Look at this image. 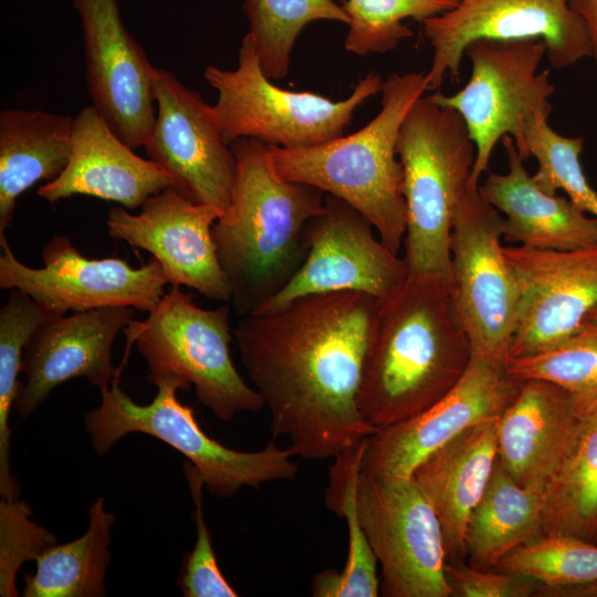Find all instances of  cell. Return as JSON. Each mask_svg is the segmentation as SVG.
Listing matches in <instances>:
<instances>
[{"instance_id": "cell-1", "label": "cell", "mask_w": 597, "mask_h": 597, "mask_svg": "<svg viewBox=\"0 0 597 597\" xmlns=\"http://www.w3.org/2000/svg\"><path fill=\"white\" fill-rule=\"evenodd\" d=\"M378 302L362 292L308 294L242 316L233 329L272 440H289L294 455L335 458L378 431L357 407Z\"/></svg>"}, {"instance_id": "cell-2", "label": "cell", "mask_w": 597, "mask_h": 597, "mask_svg": "<svg viewBox=\"0 0 597 597\" xmlns=\"http://www.w3.org/2000/svg\"><path fill=\"white\" fill-rule=\"evenodd\" d=\"M471 358L449 282L408 275L378 302L357 396L363 419L379 430L420 413L460 380Z\"/></svg>"}, {"instance_id": "cell-3", "label": "cell", "mask_w": 597, "mask_h": 597, "mask_svg": "<svg viewBox=\"0 0 597 597\" xmlns=\"http://www.w3.org/2000/svg\"><path fill=\"white\" fill-rule=\"evenodd\" d=\"M237 176L228 208L212 226L219 263L237 314L256 312L297 272L308 251V227L325 193L287 181L273 169L269 145L253 138L230 144Z\"/></svg>"}, {"instance_id": "cell-4", "label": "cell", "mask_w": 597, "mask_h": 597, "mask_svg": "<svg viewBox=\"0 0 597 597\" xmlns=\"http://www.w3.org/2000/svg\"><path fill=\"white\" fill-rule=\"evenodd\" d=\"M426 91L423 72L390 74L383 84L379 113L363 128L310 147L269 145L270 163L281 178L312 186L352 206L398 254L407 210L397 139L406 114Z\"/></svg>"}, {"instance_id": "cell-5", "label": "cell", "mask_w": 597, "mask_h": 597, "mask_svg": "<svg viewBox=\"0 0 597 597\" xmlns=\"http://www.w3.org/2000/svg\"><path fill=\"white\" fill-rule=\"evenodd\" d=\"M397 155L404 174L402 258L408 275L450 282V237L475 161V145L462 117L430 94L406 114Z\"/></svg>"}, {"instance_id": "cell-6", "label": "cell", "mask_w": 597, "mask_h": 597, "mask_svg": "<svg viewBox=\"0 0 597 597\" xmlns=\"http://www.w3.org/2000/svg\"><path fill=\"white\" fill-rule=\"evenodd\" d=\"M230 312L228 302L202 308L171 285L145 320L124 328L127 346L134 344L146 363L148 383L171 381L182 390L192 386L197 400L221 421L264 408L232 362Z\"/></svg>"}, {"instance_id": "cell-7", "label": "cell", "mask_w": 597, "mask_h": 597, "mask_svg": "<svg viewBox=\"0 0 597 597\" xmlns=\"http://www.w3.org/2000/svg\"><path fill=\"white\" fill-rule=\"evenodd\" d=\"M147 405L136 404L119 386V378L102 391L101 404L84 416L85 430L94 451L106 454L124 436L146 433L180 452L200 473L205 489L227 499L242 488L293 479L298 465L293 451L274 440L258 451L230 449L209 437L197 422L193 410L181 404L171 381L158 384Z\"/></svg>"}, {"instance_id": "cell-8", "label": "cell", "mask_w": 597, "mask_h": 597, "mask_svg": "<svg viewBox=\"0 0 597 597\" xmlns=\"http://www.w3.org/2000/svg\"><path fill=\"white\" fill-rule=\"evenodd\" d=\"M238 67L208 66L203 76L217 91L212 105L224 140L253 138L281 148L310 147L344 135L355 111L381 92L384 81L367 73L344 100L313 92L284 90L271 82L247 33L239 50Z\"/></svg>"}, {"instance_id": "cell-9", "label": "cell", "mask_w": 597, "mask_h": 597, "mask_svg": "<svg viewBox=\"0 0 597 597\" xmlns=\"http://www.w3.org/2000/svg\"><path fill=\"white\" fill-rule=\"evenodd\" d=\"M472 71L467 84L452 95L433 93L434 100L453 108L463 119L475 145L470 184L488 170L491 155L510 136L520 156L527 159L524 127L535 114L549 116L554 85L549 71L538 72L546 57L542 40L480 39L464 50Z\"/></svg>"}, {"instance_id": "cell-10", "label": "cell", "mask_w": 597, "mask_h": 597, "mask_svg": "<svg viewBox=\"0 0 597 597\" xmlns=\"http://www.w3.org/2000/svg\"><path fill=\"white\" fill-rule=\"evenodd\" d=\"M502 239V214L469 181L450 237V301L472 356L506 366L519 295Z\"/></svg>"}, {"instance_id": "cell-11", "label": "cell", "mask_w": 597, "mask_h": 597, "mask_svg": "<svg viewBox=\"0 0 597 597\" xmlns=\"http://www.w3.org/2000/svg\"><path fill=\"white\" fill-rule=\"evenodd\" d=\"M359 523L380 566L385 597H449L439 520L412 476L354 479Z\"/></svg>"}, {"instance_id": "cell-12", "label": "cell", "mask_w": 597, "mask_h": 597, "mask_svg": "<svg viewBox=\"0 0 597 597\" xmlns=\"http://www.w3.org/2000/svg\"><path fill=\"white\" fill-rule=\"evenodd\" d=\"M421 24L432 48L428 91L440 88L448 76L458 82L465 48L480 39L542 40L557 70L590 57L585 25L570 0H458L454 8Z\"/></svg>"}, {"instance_id": "cell-13", "label": "cell", "mask_w": 597, "mask_h": 597, "mask_svg": "<svg viewBox=\"0 0 597 597\" xmlns=\"http://www.w3.org/2000/svg\"><path fill=\"white\" fill-rule=\"evenodd\" d=\"M0 244V287L27 293L54 316L108 306L148 313L168 284L155 258L137 269L119 258L88 259L66 235H54L43 247L40 269L19 261L4 233Z\"/></svg>"}, {"instance_id": "cell-14", "label": "cell", "mask_w": 597, "mask_h": 597, "mask_svg": "<svg viewBox=\"0 0 597 597\" xmlns=\"http://www.w3.org/2000/svg\"><path fill=\"white\" fill-rule=\"evenodd\" d=\"M154 95L156 119L144 145L149 160L171 177L172 188L185 198L224 211L237 160L212 105L159 67L155 71Z\"/></svg>"}, {"instance_id": "cell-15", "label": "cell", "mask_w": 597, "mask_h": 597, "mask_svg": "<svg viewBox=\"0 0 597 597\" xmlns=\"http://www.w3.org/2000/svg\"><path fill=\"white\" fill-rule=\"evenodd\" d=\"M374 227L345 201L325 195L324 209L310 223L308 251L289 283L254 313H264L308 295L362 292L378 300L406 282L404 258L375 237ZM252 313V314H254Z\"/></svg>"}, {"instance_id": "cell-16", "label": "cell", "mask_w": 597, "mask_h": 597, "mask_svg": "<svg viewBox=\"0 0 597 597\" xmlns=\"http://www.w3.org/2000/svg\"><path fill=\"white\" fill-rule=\"evenodd\" d=\"M522 381L506 366L473 357L460 380L420 413L367 437L360 469L384 476H411L432 451L471 426L499 417Z\"/></svg>"}, {"instance_id": "cell-17", "label": "cell", "mask_w": 597, "mask_h": 597, "mask_svg": "<svg viewBox=\"0 0 597 597\" xmlns=\"http://www.w3.org/2000/svg\"><path fill=\"white\" fill-rule=\"evenodd\" d=\"M73 4L81 19L93 106L126 145L142 147L156 119V66L126 30L116 0H73Z\"/></svg>"}, {"instance_id": "cell-18", "label": "cell", "mask_w": 597, "mask_h": 597, "mask_svg": "<svg viewBox=\"0 0 597 597\" xmlns=\"http://www.w3.org/2000/svg\"><path fill=\"white\" fill-rule=\"evenodd\" d=\"M503 251L519 295L510 359L563 341L597 306V245L567 251L504 245Z\"/></svg>"}, {"instance_id": "cell-19", "label": "cell", "mask_w": 597, "mask_h": 597, "mask_svg": "<svg viewBox=\"0 0 597 597\" xmlns=\"http://www.w3.org/2000/svg\"><path fill=\"white\" fill-rule=\"evenodd\" d=\"M134 214L113 207L108 234L151 253L171 285H185L210 300L228 302L231 289L219 263L212 226L222 210L195 203L172 187L149 197Z\"/></svg>"}, {"instance_id": "cell-20", "label": "cell", "mask_w": 597, "mask_h": 597, "mask_svg": "<svg viewBox=\"0 0 597 597\" xmlns=\"http://www.w3.org/2000/svg\"><path fill=\"white\" fill-rule=\"evenodd\" d=\"M134 316L133 307L108 306L45 320L23 350L24 381L13 405L18 416L27 418L55 387L76 377L101 392L108 389L122 369L113 364L114 339Z\"/></svg>"}, {"instance_id": "cell-21", "label": "cell", "mask_w": 597, "mask_h": 597, "mask_svg": "<svg viewBox=\"0 0 597 597\" xmlns=\"http://www.w3.org/2000/svg\"><path fill=\"white\" fill-rule=\"evenodd\" d=\"M71 145L63 172L36 192L50 203L85 195L133 210L174 185L155 163L137 156L94 106L84 107L73 118Z\"/></svg>"}, {"instance_id": "cell-22", "label": "cell", "mask_w": 597, "mask_h": 597, "mask_svg": "<svg viewBox=\"0 0 597 597\" xmlns=\"http://www.w3.org/2000/svg\"><path fill=\"white\" fill-rule=\"evenodd\" d=\"M583 406L544 380L522 381L498 420V460L520 484L544 491L570 448Z\"/></svg>"}, {"instance_id": "cell-23", "label": "cell", "mask_w": 597, "mask_h": 597, "mask_svg": "<svg viewBox=\"0 0 597 597\" xmlns=\"http://www.w3.org/2000/svg\"><path fill=\"white\" fill-rule=\"evenodd\" d=\"M499 417L465 429L429 453L411 474L439 520L447 562L467 554L469 519L498 459Z\"/></svg>"}, {"instance_id": "cell-24", "label": "cell", "mask_w": 597, "mask_h": 597, "mask_svg": "<svg viewBox=\"0 0 597 597\" xmlns=\"http://www.w3.org/2000/svg\"><path fill=\"white\" fill-rule=\"evenodd\" d=\"M509 170L490 172L479 189L503 217L507 243L547 250H577L597 245V218L568 198L543 191L528 175L513 139H502Z\"/></svg>"}, {"instance_id": "cell-25", "label": "cell", "mask_w": 597, "mask_h": 597, "mask_svg": "<svg viewBox=\"0 0 597 597\" xmlns=\"http://www.w3.org/2000/svg\"><path fill=\"white\" fill-rule=\"evenodd\" d=\"M73 118L42 109L0 112V233L10 227L19 196L56 179L72 149Z\"/></svg>"}, {"instance_id": "cell-26", "label": "cell", "mask_w": 597, "mask_h": 597, "mask_svg": "<svg viewBox=\"0 0 597 597\" xmlns=\"http://www.w3.org/2000/svg\"><path fill=\"white\" fill-rule=\"evenodd\" d=\"M544 491L520 485L496 459L467 528L470 565L491 569L516 547L543 535Z\"/></svg>"}, {"instance_id": "cell-27", "label": "cell", "mask_w": 597, "mask_h": 597, "mask_svg": "<svg viewBox=\"0 0 597 597\" xmlns=\"http://www.w3.org/2000/svg\"><path fill=\"white\" fill-rule=\"evenodd\" d=\"M113 513L98 496L88 509V525L83 535L49 546L35 559V572L24 575V597H103L111 562Z\"/></svg>"}, {"instance_id": "cell-28", "label": "cell", "mask_w": 597, "mask_h": 597, "mask_svg": "<svg viewBox=\"0 0 597 597\" xmlns=\"http://www.w3.org/2000/svg\"><path fill=\"white\" fill-rule=\"evenodd\" d=\"M543 534L597 535V401L583 407L570 448L544 490Z\"/></svg>"}, {"instance_id": "cell-29", "label": "cell", "mask_w": 597, "mask_h": 597, "mask_svg": "<svg viewBox=\"0 0 597 597\" xmlns=\"http://www.w3.org/2000/svg\"><path fill=\"white\" fill-rule=\"evenodd\" d=\"M364 441L365 439L336 455L329 470L325 505L346 521L348 553L342 572L327 568L314 575L311 591L315 597L380 595L378 562L359 523L354 498V479L360 467Z\"/></svg>"}, {"instance_id": "cell-30", "label": "cell", "mask_w": 597, "mask_h": 597, "mask_svg": "<svg viewBox=\"0 0 597 597\" xmlns=\"http://www.w3.org/2000/svg\"><path fill=\"white\" fill-rule=\"evenodd\" d=\"M243 11L261 69L271 80L287 75L294 44L307 24L348 23L343 6L334 0H243Z\"/></svg>"}, {"instance_id": "cell-31", "label": "cell", "mask_w": 597, "mask_h": 597, "mask_svg": "<svg viewBox=\"0 0 597 597\" xmlns=\"http://www.w3.org/2000/svg\"><path fill=\"white\" fill-rule=\"evenodd\" d=\"M50 316L41 304L27 293L12 289L0 311V493L18 499V485L10 470L9 416L22 381V357L33 332Z\"/></svg>"}, {"instance_id": "cell-32", "label": "cell", "mask_w": 597, "mask_h": 597, "mask_svg": "<svg viewBox=\"0 0 597 597\" xmlns=\"http://www.w3.org/2000/svg\"><path fill=\"white\" fill-rule=\"evenodd\" d=\"M496 568L534 580L545 596L597 582V544L570 535L543 534L510 552Z\"/></svg>"}, {"instance_id": "cell-33", "label": "cell", "mask_w": 597, "mask_h": 597, "mask_svg": "<svg viewBox=\"0 0 597 597\" xmlns=\"http://www.w3.org/2000/svg\"><path fill=\"white\" fill-rule=\"evenodd\" d=\"M509 374L517 380H544L568 391L585 407L597 401V321L586 318L570 335L541 352L513 357Z\"/></svg>"}, {"instance_id": "cell-34", "label": "cell", "mask_w": 597, "mask_h": 597, "mask_svg": "<svg viewBox=\"0 0 597 597\" xmlns=\"http://www.w3.org/2000/svg\"><path fill=\"white\" fill-rule=\"evenodd\" d=\"M545 114H535L524 127L527 158L534 157L536 185L549 195L563 190L582 211L597 218V192L589 185L579 157L583 137H568L555 132Z\"/></svg>"}, {"instance_id": "cell-35", "label": "cell", "mask_w": 597, "mask_h": 597, "mask_svg": "<svg viewBox=\"0 0 597 597\" xmlns=\"http://www.w3.org/2000/svg\"><path fill=\"white\" fill-rule=\"evenodd\" d=\"M458 0H345L342 4L348 15L345 50L366 55L386 53L412 35L405 21L425 20L442 14Z\"/></svg>"}, {"instance_id": "cell-36", "label": "cell", "mask_w": 597, "mask_h": 597, "mask_svg": "<svg viewBox=\"0 0 597 597\" xmlns=\"http://www.w3.org/2000/svg\"><path fill=\"white\" fill-rule=\"evenodd\" d=\"M184 472L195 503L192 520L196 525V543L192 551L184 556L178 578L179 589L185 597H237V590L220 570L211 533L205 521V482L189 461L184 462Z\"/></svg>"}, {"instance_id": "cell-37", "label": "cell", "mask_w": 597, "mask_h": 597, "mask_svg": "<svg viewBox=\"0 0 597 597\" xmlns=\"http://www.w3.org/2000/svg\"><path fill=\"white\" fill-rule=\"evenodd\" d=\"M32 510L25 501L2 499L0 502V596L15 597V576L21 565L34 561L57 543L49 530L31 521Z\"/></svg>"}, {"instance_id": "cell-38", "label": "cell", "mask_w": 597, "mask_h": 597, "mask_svg": "<svg viewBox=\"0 0 597 597\" xmlns=\"http://www.w3.org/2000/svg\"><path fill=\"white\" fill-rule=\"evenodd\" d=\"M446 578L451 596L458 597H526L538 593L534 580L506 572L467 566L460 562L446 563Z\"/></svg>"}, {"instance_id": "cell-39", "label": "cell", "mask_w": 597, "mask_h": 597, "mask_svg": "<svg viewBox=\"0 0 597 597\" xmlns=\"http://www.w3.org/2000/svg\"><path fill=\"white\" fill-rule=\"evenodd\" d=\"M570 7L585 25L590 45V57L597 62V0H570Z\"/></svg>"}, {"instance_id": "cell-40", "label": "cell", "mask_w": 597, "mask_h": 597, "mask_svg": "<svg viewBox=\"0 0 597 597\" xmlns=\"http://www.w3.org/2000/svg\"><path fill=\"white\" fill-rule=\"evenodd\" d=\"M546 596H590L595 597L597 596V582L583 585V586H576V587H569V588H562L552 590L546 594Z\"/></svg>"}, {"instance_id": "cell-41", "label": "cell", "mask_w": 597, "mask_h": 597, "mask_svg": "<svg viewBox=\"0 0 597 597\" xmlns=\"http://www.w3.org/2000/svg\"><path fill=\"white\" fill-rule=\"evenodd\" d=\"M587 317L597 321V306L591 310Z\"/></svg>"}, {"instance_id": "cell-42", "label": "cell", "mask_w": 597, "mask_h": 597, "mask_svg": "<svg viewBox=\"0 0 597 597\" xmlns=\"http://www.w3.org/2000/svg\"><path fill=\"white\" fill-rule=\"evenodd\" d=\"M594 543H596V544H597V535H596V538H595Z\"/></svg>"}]
</instances>
